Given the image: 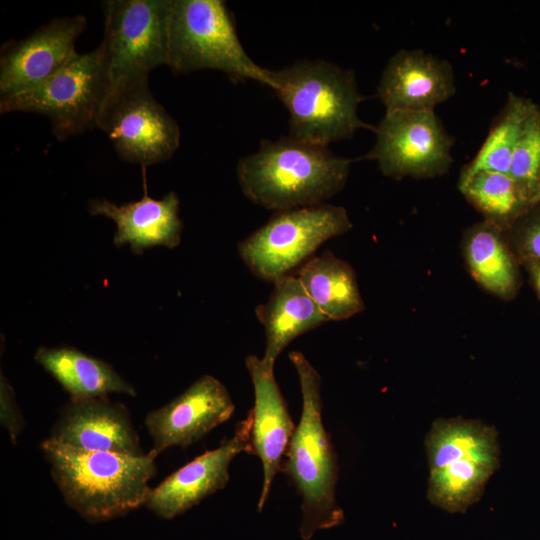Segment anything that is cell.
Returning <instances> with one entry per match:
<instances>
[{
  "label": "cell",
  "mask_w": 540,
  "mask_h": 540,
  "mask_svg": "<svg viewBox=\"0 0 540 540\" xmlns=\"http://www.w3.org/2000/svg\"><path fill=\"white\" fill-rule=\"evenodd\" d=\"M288 357L299 379L302 410L281 471L301 497L300 536L310 540L317 531L344 521L336 500L338 463L322 421L321 376L303 353L291 351Z\"/></svg>",
  "instance_id": "3"
},
{
  "label": "cell",
  "mask_w": 540,
  "mask_h": 540,
  "mask_svg": "<svg viewBox=\"0 0 540 540\" xmlns=\"http://www.w3.org/2000/svg\"><path fill=\"white\" fill-rule=\"evenodd\" d=\"M464 256L472 277L485 290L504 300L517 295L520 264L502 229L486 220L470 227L464 237Z\"/></svg>",
  "instance_id": "21"
},
{
  "label": "cell",
  "mask_w": 540,
  "mask_h": 540,
  "mask_svg": "<svg viewBox=\"0 0 540 540\" xmlns=\"http://www.w3.org/2000/svg\"><path fill=\"white\" fill-rule=\"evenodd\" d=\"M0 423L13 444H16L25 426L24 417L16 403L12 387L1 374L0 384Z\"/></svg>",
  "instance_id": "27"
},
{
  "label": "cell",
  "mask_w": 540,
  "mask_h": 540,
  "mask_svg": "<svg viewBox=\"0 0 540 540\" xmlns=\"http://www.w3.org/2000/svg\"><path fill=\"white\" fill-rule=\"evenodd\" d=\"M351 229L342 206L323 203L283 210L240 241L237 250L254 276L275 283L314 256L323 243Z\"/></svg>",
  "instance_id": "7"
},
{
  "label": "cell",
  "mask_w": 540,
  "mask_h": 540,
  "mask_svg": "<svg viewBox=\"0 0 540 540\" xmlns=\"http://www.w3.org/2000/svg\"><path fill=\"white\" fill-rule=\"evenodd\" d=\"M273 284L268 300L255 307L266 337L262 360L271 366L294 339L329 322L296 275H287Z\"/></svg>",
  "instance_id": "19"
},
{
  "label": "cell",
  "mask_w": 540,
  "mask_h": 540,
  "mask_svg": "<svg viewBox=\"0 0 540 540\" xmlns=\"http://www.w3.org/2000/svg\"><path fill=\"white\" fill-rule=\"evenodd\" d=\"M70 399L105 397L110 393L136 396L135 388L109 363L71 346L39 347L34 355Z\"/></svg>",
  "instance_id": "20"
},
{
  "label": "cell",
  "mask_w": 540,
  "mask_h": 540,
  "mask_svg": "<svg viewBox=\"0 0 540 540\" xmlns=\"http://www.w3.org/2000/svg\"><path fill=\"white\" fill-rule=\"evenodd\" d=\"M252 414L238 422L232 437L204 452L151 488L145 506L161 519H173L222 490L228 483L229 467L242 452L253 454Z\"/></svg>",
  "instance_id": "12"
},
{
  "label": "cell",
  "mask_w": 540,
  "mask_h": 540,
  "mask_svg": "<svg viewBox=\"0 0 540 540\" xmlns=\"http://www.w3.org/2000/svg\"><path fill=\"white\" fill-rule=\"evenodd\" d=\"M503 232L520 265H540V203L531 205Z\"/></svg>",
  "instance_id": "26"
},
{
  "label": "cell",
  "mask_w": 540,
  "mask_h": 540,
  "mask_svg": "<svg viewBox=\"0 0 540 540\" xmlns=\"http://www.w3.org/2000/svg\"><path fill=\"white\" fill-rule=\"evenodd\" d=\"M272 87L289 112V137L320 146L374 126L358 116L364 97L355 74L325 60H302L271 70Z\"/></svg>",
  "instance_id": "4"
},
{
  "label": "cell",
  "mask_w": 540,
  "mask_h": 540,
  "mask_svg": "<svg viewBox=\"0 0 540 540\" xmlns=\"http://www.w3.org/2000/svg\"><path fill=\"white\" fill-rule=\"evenodd\" d=\"M168 46L167 66L177 73L212 69L272 87L271 70L247 54L222 0H170Z\"/></svg>",
  "instance_id": "6"
},
{
  "label": "cell",
  "mask_w": 540,
  "mask_h": 540,
  "mask_svg": "<svg viewBox=\"0 0 540 540\" xmlns=\"http://www.w3.org/2000/svg\"><path fill=\"white\" fill-rule=\"evenodd\" d=\"M97 128L122 160L142 167L170 159L180 145L179 125L154 98L148 79L111 90Z\"/></svg>",
  "instance_id": "10"
},
{
  "label": "cell",
  "mask_w": 540,
  "mask_h": 540,
  "mask_svg": "<svg viewBox=\"0 0 540 540\" xmlns=\"http://www.w3.org/2000/svg\"><path fill=\"white\" fill-rule=\"evenodd\" d=\"M104 36L99 44L110 91L168 64L170 0L103 2Z\"/></svg>",
  "instance_id": "9"
},
{
  "label": "cell",
  "mask_w": 540,
  "mask_h": 540,
  "mask_svg": "<svg viewBox=\"0 0 540 540\" xmlns=\"http://www.w3.org/2000/svg\"><path fill=\"white\" fill-rule=\"evenodd\" d=\"M86 24L82 15L55 18L6 43L0 57V99L33 90L60 71L77 53L75 42Z\"/></svg>",
  "instance_id": "13"
},
{
  "label": "cell",
  "mask_w": 540,
  "mask_h": 540,
  "mask_svg": "<svg viewBox=\"0 0 540 540\" xmlns=\"http://www.w3.org/2000/svg\"><path fill=\"white\" fill-rule=\"evenodd\" d=\"M428 498L441 509L465 512L476 503L500 464L497 431L479 420L441 418L425 438Z\"/></svg>",
  "instance_id": "5"
},
{
  "label": "cell",
  "mask_w": 540,
  "mask_h": 540,
  "mask_svg": "<svg viewBox=\"0 0 540 540\" xmlns=\"http://www.w3.org/2000/svg\"><path fill=\"white\" fill-rule=\"evenodd\" d=\"M245 365L254 389L251 444L253 455L262 464L263 483L258 501L261 511L270 494L275 475L281 471L283 460L293 436L295 425L286 401L274 376V366L256 355H249Z\"/></svg>",
  "instance_id": "16"
},
{
  "label": "cell",
  "mask_w": 540,
  "mask_h": 540,
  "mask_svg": "<svg viewBox=\"0 0 540 540\" xmlns=\"http://www.w3.org/2000/svg\"><path fill=\"white\" fill-rule=\"evenodd\" d=\"M455 93L450 62L419 49L393 54L377 87L386 110H434Z\"/></svg>",
  "instance_id": "17"
},
{
  "label": "cell",
  "mask_w": 540,
  "mask_h": 540,
  "mask_svg": "<svg viewBox=\"0 0 540 540\" xmlns=\"http://www.w3.org/2000/svg\"><path fill=\"white\" fill-rule=\"evenodd\" d=\"M535 203H540V182H539V185H538V190H537V194H536L535 201H534V204Z\"/></svg>",
  "instance_id": "29"
},
{
  "label": "cell",
  "mask_w": 540,
  "mask_h": 540,
  "mask_svg": "<svg viewBox=\"0 0 540 540\" xmlns=\"http://www.w3.org/2000/svg\"><path fill=\"white\" fill-rule=\"evenodd\" d=\"M464 198L484 220L507 230L531 205L507 174L480 171L458 181Z\"/></svg>",
  "instance_id": "24"
},
{
  "label": "cell",
  "mask_w": 540,
  "mask_h": 540,
  "mask_svg": "<svg viewBox=\"0 0 540 540\" xmlns=\"http://www.w3.org/2000/svg\"><path fill=\"white\" fill-rule=\"evenodd\" d=\"M143 172V197L138 201L116 205L106 199L93 200L89 204L91 215H101L116 224L113 242L120 247L130 245L134 254L145 249L163 246L169 249L181 242L183 222L179 217V198L174 191L161 199L148 194L146 167Z\"/></svg>",
  "instance_id": "18"
},
{
  "label": "cell",
  "mask_w": 540,
  "mask_h": 540,
  "mask_svg": "<svg viewBox=\"0 0 540 540\" xmlns=\"http://www.w3.org/2000/svg\"><path fill=\"white\" fill-rule=\"evenodd\" d=\"M234 402L226 386L203 375L167 404L150 411L144 420L156 457L171 447L187 448L231 418Z\"/></svg>",
  "instance_id": "14"
},
{
  "label": "cell",
  "mask_w": 540,
  "mask_h": 540,
  "mask_svg": "<svg viewBox=\"0 0 540 540\" xmlns=\"http://www.w3.org/2000/svg\"><path fill=\"white\" fill-rule=\"evenodd\" d=\"M110 81L99 46L76 53L55 75L28 92L0 99L1 114L29 112L46 116L59 141L97 127Z\"/></svg>",
  "instance_id": "8"
},
{
  "label": "cell",
  "mask_w": 540,
  "mask_h": 540,
  "mask_svg": "<svg viewBox=\"0 0 540 540\" xmlns=\"http://www.w3.org/2000/svg\"><path fill=\"white\" fill-rule=\"evenodd\" d=\"M41 449L65 503L97 523L122 517L145 505L156 473V456L87 451L49 438Z\"/></svg>",
  "instance_id": "2"
},
{
  "label": "cell",
  "mask_w": 540,
  "mask_h": 540,
  "mask_svg": "<svg viewBox=\"0 0 540 540\" xmlns=\"http://www.w3.org/2000/svg\"><path fill=\"white\" fill-rule=\"evenodd\" d=\"M48 438L87 451L146 454L126 406L110 401L107 396L69 399Z\"/></svg>",
  "instance_id": "15"
},
{
  "label": "cell",
  "mask_w": 540,
  "mask_h": 540,
  "mask_svg": "<svg viewBox=\"0 0 540 540\" xmlns=\"http://www.w3.org/2000/svg\"><path fill=\"white\" fill-rule=\"evenodd\" d=\"M537 107L531 99L509 92L475 157L465 165L461 177L480 171L509 175L514 149L529 117Z\"/></svg>",
  "instance_id": "23"
},
{
  "label": "cell",
  "mask_w": 540,
  "mask_h": 540,
  "mask_svg": "<svg viewBox=\"0 0 540 540\" xmlns=\"http://www.w3.org/2000/svg\"><path fill=\"white\" fill-rule=\"evenodd\" d=\"M296 276L329 321L346 320L364 310L354 269L329 250L308 259Z\"/></svg>",
  "instance_id": "22"
},
{
  "label": "cell",
  "mask_w": 540,
  "mask_h": 540,
  "mask_svg": "<svg viewBox=\"0 0 540 540\" xmlns=\"http://www.w3.org/2000/svg\"><path fill=\"white\" fill-rule=\"evenodd\" d=\"M524 268L529 274L530 281L540 298V265L528 264Z\"/></svg>",
  "instance_id": "28"
},
{
  "label": "cell",
  "mask_w": 540,
  "mask_h": 540,
  "mask_svg": "<svg viewBox=\"0 0 540 540\" xmlns=\"http://www.w3.org/2000/svg\"><path fill=\"white\" fill-rule=\"evenodd\" d=\"M353 161L285 137L261 141L255 153L238 161L236 175L250 201L278 212L325 203L344 188Z\"/></svg>",
  "instance_id": "1"
},
{
  "label": "cell",
  "mask_w": 540,
  "mask_h": 540,
  "mask_svg": "<svg viewBox=\"0 0 540 540\" xmlns=\"http://www.w3.org/2000/svg\"><path fill=\"white\" fill-rule=\"evenodd\" d=\"M522 197L534 204L540 182V106L529 117L514 149L509 169Z\"/></svg>",
  "instance_id": "25"
},
{
  "label": "cell",
  "mask_w": 540,
  "mask_h": 540,
  "mask_svg": "<svg viewBox=\"0 0 540 540\" xmlns=\"http://www.w3.org/2000/svg\"><path fill=\"white\" fill-rule=\"evenodd\" d=\"M375 144L363 157L388 177L432 178L448 172L454 138L434 110H385Z\"/></svg>",
  "instance_id": "11"
}]
</instances>
